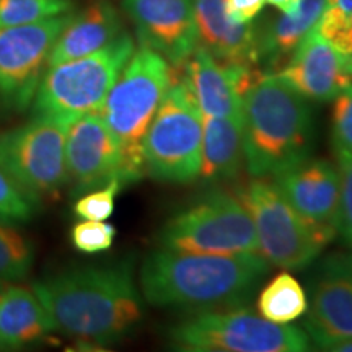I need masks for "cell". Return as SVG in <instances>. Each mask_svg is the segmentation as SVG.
I'll return each instance as SVG.
<instances>
[{
    "instance_id": "obj_1",
    "label": "cell",
    "mask_w": 352,
    "mask_h": 352,
    "mask_svg": "<svg viewBox=\"0 0 352 352\" xmlns=\"http://www.w3.org/2000/svg\"><path fill=\"white\" fill-rule=\"evenodd\" d=\"M32 287L56 331L83 341L118 342L144 318V297L134 280L132 259L70 267L43 277Z\"/></svg>"
},
{
    "instance_id": "obj_2",
    "label": "cell",
    "mask_w": 352,
    "mask_h": 352,
    "mask_svg": "<svg viewBox=\"0 0 352 352\" xmlns=\"http://www.w3.org/2000/svg\"><path fill=\"white\" fill-rule=\"evenodd\" d=\"M270 263L259 254H201L158 246L139 271L140 294L151 305L209 311L246 305Z\"/></svg>"
},
{
    "instance_id": "obj_3",
    "label": "cell",
    "mask_w": 352,
    "mask_h": 352,
    "mask_svg": "<svg viewBox=\"0 0 352 352\" xmlns=\"http://www.w3.org/2000/svg\"><path fill=\"white\" fill-rule=\"evenodd\" d=\"M314 111L279 74H259L243 98V152L253 178H274L311 155Z\"/></svg>"
},
{
    "instance_id": "obj_4",
    "label": "cell",
    "mask_w": 352,
    "mask_h": 352,
    "mask_svg": "<svg viewBox=\"0 0 352 352\" xmlns=\"http://www.w3.org/2000/svg\"><path fill=\"white\" fill-rule=\"evenodd\" d=\"M173 82V65L151 47L140 46L121 70L100 109L120 147L124 184L138 182L145 173V132Z\"/></svg>"
},
{
    "instance_id": "obj_5",
    "label": "cell",
    "mask_w": 352,
    "mask_h": 352,
    "mask_svg": "<svg viewBox=\"0 0 352 352\" xmlns=\"http://www.w3.org/2000/svg\"><path fill=\"white\" fill-rule=\"evenodd\" d=\"M134 51V39L124 32L91 54L47 67L34 95L33 114L74 121L87 113L100 111Z\"/></svg>"
},
{
    "instance_id": "obj_6",
    "label": "cell",
    "mask_w": 352,
    "mask_h": 352,
    "mask_svg": "<svg viewBox=\"0 0 352 352\" xmlns=\"http://www.w3.org/2000/svg\"><path fill=\"white\" fill-rule=\"evenodd\" d=\"M202 113L183 77L166 91L142 142L144 170L165 183H191L199 176Z\"/></svg>"
},
{
    "instance_id": "obj_7",
    "label": "cell",
    "mask_w": 352,
    "mask_h": 352,
    "mask_svg": "<svg viewBox=\"0 0 352 352\" xmlns=\"http://www.w3.org/2000/svg\"><path fill=\"white\" fill-rule=\"evenodd\" d=\"M170 344L184 352H302L310 338L292 324H277L250 310L197 311L168 331Z\"/></svg>"
},
{
    "instance_id": "obj_8",
    "label": "cell",
    "mask_w": 352,
    "mask_h": 352,
    "mask_svg": "<svg viewBox=\"0 0 352 352\" xmlns=\"http://www.w3.org/2000/svg\"><path fill=\"white\" fill-rule=\"evenodd\" d=\"M158 245L201 254H259L252 215L239 196L212 191L162 228Z\"/></svg>"
},
{
    "instance_id": "obj_9",
    "label": "cell",
    "mask_w": 352,
    "mask_h": 352,
    "mask_svg": "<svg viewBox=\"0 0 352 352\" xmlns=\"http://www.w3.org/2000/svg\"><path fill=\"white\" fill-rule=\"evenodd\" d=\"M72 120L33 114L30 121L0 132V158L13 178L38 199L54 197L67 184L65 139Z\"/></svg>"
},
{
    "instance_id": "obj_10",
    "label": "cell",
    "mask_w": 352,
    "mask_h": 352,
    "mask_svg": "<svg viewBox=\"0 0 352 352\" xmlns=\"http://www.w3.org/2000/svg\"><path fill=\"white\" fill-rule=\"evenodd\" d=\"M239 195L253 219L259 256L272 266L302 271L324 250L272 182L254 178Z\"/></svg>"
},
{
    "instance_id": "obj_11",
    "label": "cell",
    "mask_w": 352,
    "mask_h": 352,
    "mask_svg": "<svg viewBox=\"0 0 352 352\" xmlns=\"http://www.w3.org/2000/svg\"><path fill=\"white\" fill-rule=\"evenodd\" d=\"M72 12L33 25L0 26V116L32 108L56 39Z\"/></svg>"
},
{
    "instance_id": "obj_12",
    "label": "cell",
    "mask_w": 352,
    "mask_h": 352,
    "mask_svg": "<svg viewBox=\"0 0 352 352\" xmlns=\"http://www.w3.org/2000/svg\"><path fill=\"white\" fill-rule=\"evenodd\" d=\"M272 183L321 248H327L340 228V168L324 158L308 157L276 175Z\"/></svg>"
},
{
    "instance_id": "obj_13",
    "label": "cell",
    "mask_w": 352,
    "mask_h": 352,
    "mask_svg": "<svg viewBox=\"0 0 352 352\" xmlns=\"http://www.w3.org/2000/svg\"><path fill=\"white\" fill-rule=\"evenodd\" d=\"M305 329L320 349L352 338V253L331 254L310 279Z\"/></svg>"
},
{
    "instance_id": "obj_14",
    "label": "cell",
    "mask_w": 352,
    "mask_h": 352,
    "mask_svg": "<svg viewBox=\"0 0 352 352\" xmlns=\"http://www.w3.org/2000/svg\"><path fill=\"white\" fill-rule=\"evenodd\" d=\"M65 168L74 196L94 191L111 179L122 182L120 147L100 111L87 113L70 122L65 139Z\"/></svg>"
},
{
    "instance_id": "obj_15",
    "label": "cell",
    "mask_w": 352,
    "mask_h": 352,
    "mask_svg": "<svg viewBox=\"0 0 352 352\" xmlns=\"http://www.w3.org/2000/svg\"><path fill=\"white\" fill-rule=\"evenodd\" d=\"M122 8L135 26L140 46L182 67L197 47L192 0H122Z\"/></svg>"
},
{
    "instance_id": "obj_16",
    "label": "cell",
    "mask_w": 352,
    "mask_h": 352,
    "mask_svg": "<svg viewBox=\"0 0 352 352\" xmlns=\"http://www.w3.org/2000/svg\"><path fill=\"white\" fill-rule=\"evenodd\" d=\"M184 67L202 114L243 120L245 94L259 76L258 70L248 65L220 63L201 46L189 56Z\"/></svg>"
},
{
    "instance_id": "obj_17",
    "label": "cell",
    "mask_w": 352,
    "mask_h": 352,
    "mask_svg": "<svg viewBox=\"0 0 352 352\" xmlns=\"http://www.w3.org/2000/svg\"><path fill=\"white\" fill-rule=\"evenodd\" d=\"M279 76L307 100L318 103L333 101L352 83L346 57L316 28L302 39Z\"/></svg>"
},
{
    "instance_id": "obj_18",
    "label": "cell",
    "mask_w": 352,
    "mask_h": 352,
    "mask_svg": "<svg viewBox=\"0 0 352 352\" xmlns=\"http://www.w3.org/2000/svg\"><path fill=\"white\" fill-rule=\"evenodd\" d=\"M197 46L226 64L254 67L259 63V34L253 23H239L227 12V0H192Z\"/></svg>"
},
{
    "instance_id": "obj_19",
    "label": "cell",
    "mask_w": 352,
    "mask_h": 352,
    "mask_svg": "<svg viewBox=\"0 0 352 352\" xmlns=\"http://www.w3.org/2000/svg\"><path fill=\"white\" fill-rule=\"evenodd\" d=\"M122 33L124 25L118 8L109 0H98L77 15L72 13L52 46L47 67L91 54Z\"/></svg>"
},
{
    "instance_id": "obj_20",
    "label": "cell",
    "mask_w": 352,
    "mask_h": 352,
    "mask_svg": "<svg viewBox=\"0 0 352 352\" xmlns=\"http://www.w3.org/2000/svg\"><path fill=\"white\" fill-rule=\"evenodd\" d=\"M52 331L54 321L33 287L19 283L0 287V349L36 344Z\"/></svg>"
},
{
    "instance_id": "obj_21",
    "label": "cell",
    "mask_w": 352,
    "mask_h": 352,
    "mask_svg": "<svg viewBox=\"0 0 352 352\" xmlns=\"http://www.w3.org/2000/svg\"><path fill=\"white\" fill-rule=\"evenodd\" d=\"M243 160V120L202 114L201 178L208 183L235 178Z\"/></svg>"
},
{
    "instance_id": "obj_22",
    "label": "cell",
    "mask_w": 352,
    "mask_h": 352,
    "mask_svg": "<svg viewBox=\"0 0 352 352\" xmlns=\"http://www.w3.org/2000/svg\"><path fill=\"white\" fill-rule=\"evenodd\" d=\"M327 0H298L292 12L283 13L259 36V59L279 64L296 51L303 38L318 26Z\"/></svg>"
},
{
    "instance_id": "obj_23",
    "label": "cell",
    "mask_w": 352,
    "mask_h": 352,
    "mask_svg": "<svg viewBox=\"0 0 352 352\" xmlns=\"http://www.w3.org/2000/svg\"><path fill=\"white\" fill-rule=\"evenodd\" d=\"M308 296L290 272H280L264 285L258 297V314L277 324H289L307 314Z\"/></svg>"
},
{
    "instance_id": "obj_24",
    "label": "cell",
    "mask_w": 352,
    "mask_h": 352,
    "mask_svg": "<svg viewBox=\"0 0 352 352\" xmlns=\"http://www.w3.org/2000/svg\"><path fill=\"white\" fill-rule=\"evenodd\" d=\"M34 263V246L15 223L0 219V287L20 283Z\"/></svg>"
},
{
    "instance_id": "obj_25",
    "label": "cell",
    "mask_w": 352,
    "mask_h": 352,
    "mask_svg": "<svg viewBox=\"0 0 352 352\" xmlns=\"http://www.w3.org/2000/svg\"><path fill=\"white\" fill-rule=\"evenodd\" d=\"M74 0H0V26L33 25L74 10Z\"/></svg>"
},
{
    "instance_id": "obj_26",
    "label": "cell",
    "mask_w": 352,
    "mask_h": 352,
    "mask_svg": "<svg viewBox=\"0 0 352 352\" xmlns=\"http://www.w3.org/2000/svg\"><path fill=\"white\" fill-rule=\"evenodd\" d=\"M39 202L41 199L13 178L0 158V219L15 226L30 222L38 214Z\"/></svg>"
},
{
    "instance_id": "obj_27",
    "label": "cell",
    "mask_w": 352,
    "mask_h": 352,
    "mask_svg": "<svg viewBox=\"0 0 352 352\" xmlns=\"http://www.w3.org/2000/svg\"><path fill=\"white\" fill-rule=\"evenodd\" d=\"M333 101L331 147L341 171L352 160V83Z\"/></svg>"
},
{
    "instance_id": "obj_28",
    "label": "cell",
    "mask_w": 352,
    "mask_h": 352,
    "mask_svg": "<svg viewBox=\"0 0 352 352\" xmlns=\"http://www.w3.org/2000/svg\"><path fill=\"white\" fill-rule=\"evenodd\" d=\"M122 188H124V183L116 178L104 186L85 192L74 204V212L78 219L108 220L114 212L116 197Z\"/></svg>"
},
{
    "instance_id": "obj_29",
    "label": "cell",
    "mask_w": 352,
    "mask_h": 352,
    "mask_svg": "<svg viewBox=\"0 0 352 352\" xmlns=\"http://www.w3.org/2000/svg\"><path fill=\"white\" fill-rule=\"evenodd\" d=\"M116 239V228L107 220H85L74 226L70 240L78 252L87 254L108 252Z\"/></svg>"
},
{
    "instance_id": "obj_30",
    "label": "cell",
    "mask_w": 352,
    "mask_h": 352,
    "mask_svg": "<svg viewBox=\"0 0 352 352\" xmlns=\"http://www.w3.org/2000/svg\"><path fill=\"white\" fill-rule=\"evenodd\" d=\"M338 235L347 252L352 253V160L344 170H341V209Z\"/></svg>"
},
{
    "instance_id": "obj_31",
    "label": "cell",
    "mask_w": 352,
    "mask_h": 352,
    "mask_svg": "<svg viewBox=\"0 0 352 352\" xmlns=\"http://www.w3.org/2000/svg\"><path fill=\"white\" fill-rule=\"evenodd\" d=\"M266 6V0H227V12L239 23H252Z\"/></svg>"
},
{
    "instance_id": "obj_32",
    "label": "cell",
    "mask_w": 352,
    "mask_h": 352,
    "mask_svg": "<svg viewBox=\"0 0 352 352\" xmlns=\"http://www.w3.org/2000/svg\"><path fill=\"white\" fill-rule=\"evenodd\" d=\"M321 20L349 23L352 21V0H327V8Z\"/></svg>"
},
{
    "instance_id": "obj_33",
    "label": "cell",
    "mask_w": 352,
    "mask_h": 352,
    "mask_svg": "<svg viewBox=\"0 0 352 352\" xmlns=\"http://www.w3.org/2000/svg\"><path fill=\"white\" fill-rule=\"evenodd\" d=\"M266 2L271 3L272 7H276L277 10L287 13V12H292L294 8L297 7L298 0H266Z\"/></svg>"
},
{
    "instance_id": "obj_34",
    "label": "cell",
    "mask_w": 352,
    "mask_h": 352,
    "mask_svg": "<svg viewBox=\"0 0 352 352\" xmlns=\"http://www.w3.org/2000/svg\"><path fill=\"white\" fill-rule=\"evenodd\" d=\"M328 351H336V352H352V338H349V340H344V341L336 342V344H333L331 347H329Z\"/></svg>"
},
{
    "instance_id": "obj_35",
    "label": "cell",
    "mask_w": 352,
    "mask_h": 352,
    "mask_svg": "<svg viewBox=\"0 0 352 352\" xmlns=\"http://www.w3.org/2000/svg\"><path fill=\"white\" fill-rule=\"evenodd\" d=\"M346 60H347V67H349L351 74H352V54L349 57H346Z\"/></svg>"
}]
</instances>
